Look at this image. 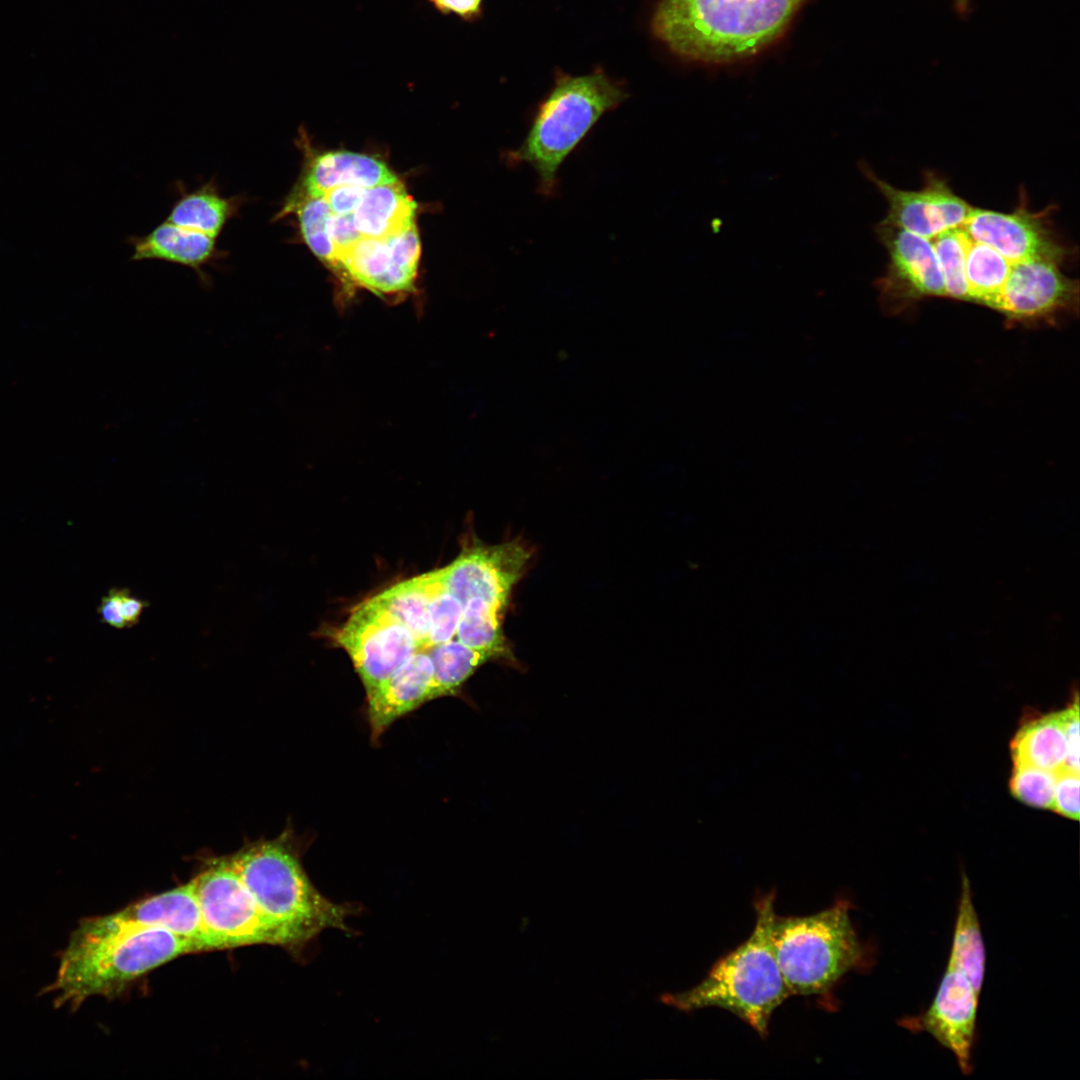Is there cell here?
I'll return each instance as SVG.
<instances>
[{
  "instance_id": "obj_1",
  "label": "cell",
  "mask_w": 1080,
  "mask_h": 1080,
  "mask_svg": "<svg viewBox=\"0 0 1080 1080\" xmlns=\"http://www.w3.org/2000/svg\"><path fill=\"white\" fill-rule=\"evenodd\" d=\"M195 952L190 941L164 929L121 926L107 915L82 919L44 992L55 995L56 1008L74 1010L88 998L119 995L148 972Z\"/></svg>"
},
{
  "instance_id": "obj_2",
  "label": "cell",
  "mask_w": 1080,
  "mask_h": 1080,
  "mask_svg": "<svg viewBox=\"0 0 1080 1080\" xmlns=\"http://www.w3.org/2000/svg\"><path fill=\"white\" fill-rule=\"evenodd\" d=\"M805 0H660L652 31L674 54L723 64L778 40Z\"/></svg>"
},
{
  "instance_id": "obj_3",
  "label": "cell",
  "mask_w": 1080,
  "mask_h": 1080,
  "mask_svg": "<svg viewBox=\"0 0 1080 1080\" xmlns=\"http://www.w3.org/2000/svg\"><path fill=\"white\" fill-rule=\"evenodd\" d=\"M775 898L774 891L756 898L750 936L718 959L698 984L682 992L663 993L659 1001L686 1013L724 1009L766 1038L774 1011L791 996L771 945Z\"/></svg>"
},
{
  "instance_id": "obj_4",
  "label": "cell",
  "mask_w": 1080,
  "mask_h": 1080,
  "mask_svg": "<svg viewBox=\"0 0 1080 1080\" xmlns=\"http://www.w3.org/2000/svg\"><path fill=\"white\" fill-rule=\"evenodd\" d=\"M258 908L285 935L288 949H301L327 929L348 931L357 909L322 895L307 876L286 836L257 841L228 857Z\"/></svg>"
},
{
  "instance_id": "obj_5",
  "label": "cell",
  "mask_w": 1080,
  "mask_h": 1080,
  "mask_svg": "<svg viewBox=\"0 0 1080 1080\" xmlns=\"http://www.w3.org/2000/svg\"><path fill=\"white\" fill-rule=\"evenodd\" d=\"M628 97L623 85L603 71L581 76L559 74L539 104L522 143L506 153L512 166L530 165L538 176V192L552 197L558 171L607 112Z\"/></svg>"
},
{
  "instance_id": "obj_6",
  "label": "cell",
  "mask_w": 1080,
  "mask_h": 1080,
  "mask_svg": "<svg viewBox=\"0 0 1080 1080\" xmlns=\"http://www.w3.org/2000/svg\"><path fill=\"white\" fill-rule=\"evenodd\" d=\"M850 908L849 901L837 899L814 914L774 915L772 950L791 996L823 995L848 972L865 965L866 948Z\"/></svg>"
},
{
  "instance_id": "obj_7",
  "label": "cell",
  "mask_w": 1080,
  "mask_h": 1080,
  "mask_svg": "<svg viewBox=\"0 0 1080 1080\" xmlns=\"http://www.w3.org/2000/svg\"><path fill=\"white\" fill-rule=\"evenodd\" d=\"M192 881L203 922L223 949L262 944L288 948L285 935L258 908L228 857L214 859Z\"/></svg>"
},
{
  "instance_id": "obj_8",
  "label": "cell",
  "mask_w": 1080,
  "mask_h": 1080,
  "mask_svg": "<svg viewBox=\"0 0 1080 1080\" xmlns=\"http://www.w3.org/2000/svg\"><path fill=\"white\" fill-rule=\"evenodd\" d=\"M335 640L350 656L366 693L419 651L412 634L372 598L353 609Z\"/></svg>"
},
{
  "instance_id": "obj_9",
  "label": "cell",
  "mask_w": 1080,
  "mask_h": 1080,
  "mask_svg": "<svg viewBox=\"0 0 1080 1080\" xmlns=\"http://www.w3.org/2000/svg\"><path fill=\"white\" fill-rule=\"evenodd\" d=\"M888 254L886 271L877 281L880 304L897 313L924 298L946 297L942 272L930 239L890 225L876 227Z\"/></svg>"
},
{
  "instance_id": "obj_10",
  "label": "cell",
  "mask_w": 1080,
  "mask_h": 1080,
  "mask_svg": "<svg viewBox=\"0 0 1080 1080\" xmlns=\"http://www.w3.org/2000/svg\"><path fill=\"white\" fill-rule=\"evenodd\" d=\"M420 252L416 224L383 238L362 236L339 253L343 284L380 297L405 295L415 289Z\"/></svg>"
},
{
  "instance_id": "obj_11",
  "label": "cell",
  "mask_w": 1080,
  "mask_h": 1080,
  "mask_svg": "<svg viewBox=\"0 0 1080 1080\" xmlns=\"http://www.w3.org/2000/svg\"><path fill=\"white\" fill-rule=\"evenodd\" d=\"M1061 264L1047 258L1012 263L995 310L1010 323H1048L1064 312L1077 313L1079 283Z\"/></svg>"
},
{
  "instance_id": "obj_12",
  "label": "cell",
  "mask_w": 1080,
  "mask_h": 1080,
  "mask_svg": "<svg viewBox=\"0 0 1080 1080\" xmlns=\"http://www.w3.org/2000/svg\"><path fill=\"white\" fill-rule=\"evenodd\" d=\"M859 167L888 203L883 221L923 238L931 240L948 230L962 228L973 210L944 178L933 172H925L921 189L908 191L880 179L864 162Z\"/></svg>"
},
{
  "instance_id": "obj_13",
  "label": "cell",
  "mask_w": 1080,
  "mask_h": 1080,
  "mask_svg": "<svg viewBox=\"0 0 1080 1080\" xmlns=\"http://www.w3.org/2000/svg\"><path fill=\"white\" fill-rule=\"evenodd\" d=\"M979 997L963 973L946 966L928 1009L916 1016L903 1017L898 1025L913 1033L931 1035L953 1054L960 1071L970 1075Z\"/></svg>"
},
{
  "instance_id": "obj_14",
  "label": "cell",
  "mask_w": 1080,
  "mask_h": 1080,
  "mask_svg": "<svg viewBox=\"0 0 1080 1080\" xmlns=\"http://www.w3.org/2000/svg\"><path fill=\"white\" fill-rule=\"evenodd\" d=\"M1050 211V207L1031 211L1022 191L1012 212L973 208L962 228L971 239L989 245L1011 263L1034 258L1062 263L1070 251L1056 239L1048 220Z\"/></svg>"
},
{
  "instance_id": "obj_15",
  "label": "cell",
  "mask_w": 1080,
  "mask_h": 1080,
  "mask_svg": "<svg viewBox=\"0 0 1080 1080\" xmlns=\"http://www.w3.org/2000/svg\"><path fill=\"white\" fill-rule=\"evenodd\" d=\"M107 917L121 926L170 931L190 941L198 952L223 949L203 922L192 880L107 914Z\"/></svg>"
},
{
  "instance_id": "obj_16",
  "label": "cell",
  "mask_w": 1080,
  "mask_h": 1080,
  "mask_svg": "<svg viewBox=\"0 0 1080 1080\" xmlns=\"http://www.w3.org/2000/svg\"><path fill=\"white\" fill-rule=\"evenodd\" d=\"M433 664L424 650L412 654L391 676L367 692V716L372 738L397 719L430 701Z\"/></svg>"
},
{
  "instance_id": "obj_17",
  "label": "cell",
  "mask_w": 1080,
  "mask_h": 1080,
  "mask_svg": "<svg viewBox=\"0 0 1080 1080\" xmlns=\"http://www.w3.org/2000/svg\"><path fill=\"white\" fill-rule=\"evenodd\" d=\"M399 180L382 161L349 151H332L316 156L290 197L324 196L339 186L371 188Z\"/></svg>"
},
{
  "instance_id": "obj_18",
  "label": "cell",
  "mask_w": 1080,
  "mask_h": 1080,
  "mask_svg": "<svg viewBox=\"0 0 1080 1080\" xmlns=\"http://www.w3.org/2000/svg\"><path fill=\"white\" fill-rule=\"evenodd\" d=\"M129 242L133 247L132 260H162L186 266L205 283L209 280L203 268L224 254L218 249L216 238L166 220L144 236L129 238Z\"/></svg>"
},
{
  "instance_id": "obj_19",
  "label": "cell",
  "mask_w": 1080,
  "mask_h": 1080,
  "mask_svg": "<svg viewBox=\"0 0 1080 1080\" xmlns=\"http://www.w3.org/2000/svg\"><path fill=\"white\" fill-rule=\"evenodd\" d=\"M416 202L399 181L367 188L352 212L356 230L364 237L398 234L415 223Z\"/></svg>"
},
{
  "instance_id": "obj_20",
  "label": "cell",
  "mask_w": 1080,
  "mask_h": 1080,
  "mask_svg": "<svg viewBox=\"0 0 1080 1080\" xmlns=\"http://www.w3.org/2000/svg\"><path fill=\"white\" fill-rule=\"evenodd\" d=\"M244 201L239 195L224 197L211 180L192 191L182 190L166 221L217 239Z\"/></svg>"
},
{
  "instance_id": "obj_21",
  "label": "cell",
  "mask_w": 1080,
  "mask_h": 1080,
  "mask_svg": "<svg viewBox=\"0 0 1080 1080\" xmlns=\"http://www.w3.org/2000/svg\"><path fill=\"white\" fill-rule=\"evenodd\" d=\"M946 966L963 973L975 991L981 994L986 970V950L970 881L964 873Z\"/></svg>"
},
{
  "instance_id": "obj_22",
  "label": "cell",
  "mask_w": 1080,
  "mask_h": 1080,
  "mask_svg": "<svg viewBox=\"0 0 1080 1080\" xmlns=\"http://www.w3.org/2000/svg\"><path fill=\"white\" fill-rule=\"evenodd\" d=\"M1010 751L1013 763H1027L1056 772L1064 769L1067 745L1061 712L1023 722L1010 742Z\"/></svg>"
},
{
  "instance_id": "obj_23",
  "label": "cell",
  "mask_w": 1080,
  "mask_h": 1080,
  "mask_svg": "<svg viewBox=\"0 0 1080 1080\" xmlns=\"http://www.w3.org/2000/svg\"><path fill=\"white\" fill-rule=\"evenodd\" d=\"M1011 265L995 249L969 237L965 250V276L970 302L995 310Z\"/></svg>"
},
{
  "instance_id": "obj_24",
  "label": "cell",
  "mask_w": 1080,
  "mask_h": 1080,
  "mask_svg": "<svg viewBox=\"0 0 1080 1080\" xmlns=\"http://www.w3.org/2000/svg\"><path fill=\"white\" fill-rule=\"evenodd\" d=\"M296 213L303 240L310 250L343 282L344 271L330 240L326 221L331 211L324 196H288L276 218Z\"/></svg>"
},
{
  "instance_id": "obj_25",
  "label": "cell",
  "mask_w": 1080,
  "mask_h": 1080,
  "mask_svg": "<svg viewBox=\"0 0 1080 1080\" xmlns=\"http://www.w3.org/2000/svg\"><path fill=\"white\" fill-rule=\"evenodd\" d=\"M433 664L430 700L454 695L472 674L487 661L489 654L469 648L459 641H449L425 650Z\"/></svg>"
},
{
  "instance_id": "obj_26",
  "label": "cell",
  "mask_w": 1080,
  "mask_h": 1080,
  "mask_svg": "<svg viewBox=\"0 0 1080 1080\" xmlns=\"http://www.w3.org/2000/svg\"><path fill=\"white\" fill-rule=\"evenodd\" d=\"M968 238L963 228H956L933 238L932 245L942 272L946 297L970 302L965 276V250Z\"/></svg>"
},
{
  "instance_id": "obj_27",
  "label": "cell",
  "mask_w": 1080,
  "mask_h": 1080,
  "mask_svg": "<svg viewBox=\"0 0 1080 1080\" xmlns=\"http://www.w3.org/2000/svg\"><path fill=\"white\" fill-rule=\"evenodd\" d=\"M1058 771L1027 763H1013L1009 789L1021 802L1042 809H1052Z\"/></svg>"
},
{
  "instance_id": "obj_28",
  "label": "cell",
  "mask_w": 1080,
  "mask_h": 1080,
  "mask_svg": "<svg viewBox=\"0 0 1080 1080\" xmlns=\"http://www.w3.org/2000/svg\"><path fill=\"white\" fill-rule=\"evenodd\" d=\"M1079 786V772L1068 769L1058 771L1051 810L1061 816L1078 820L1080 811Z\"/></svg>"
},
{
  "instance_id": "obj_29",
  "label": "cell",
  "mask_w": 1080,
  "mask_h": 1080,
  "mask_svg": "<svg viewBox=\"0 0 1080 1080\" xmlns=\"http://www.w3.org/2000/svg\"><path fill=\"white\" fill-rule=\"evenodd\" d=\"M1067 745L1064 769L1079 772V701L1075 692L1071 702L1060 711Z\"/></svg>"
},
{
  "instance_id": "obj_30",
  "label": "cell",
  "mask_w": 1080,
  "mask_h": 1080,
  "mask_svg": "<svg viewBox=\"0 0 1080 1080\" xmlns=\"http://www.w3.org/2000/svg\"><path fill=\"white\" fill-rule=\"evenodd\" d=\"M326 230L338 256L341 251L362 237L354 226L352 213L337 215L331 212L326 221Z\"/></svg>"
},
{
  "instance_id": "obj_31",
  "label": "cell",
  "mask_w": 1080,
  "mask_h": 1080,
  "mask_svg": "<svg viewBox=\"0 0 1080 1080\" xmlns=\"http://www.w3.org/2000/svg\"><path fill=\"white\" fill-rule=\"evenodd\" d=\"M444 16H456L465 22H474L482 16L483 0H426Z\"/></svg>"
},
{
  "instance_id": "obj_32",
  "label": "cell",
  "mask_w": 1080,
  "mask_h": 1080,
  "mask_svg": "<svg viewBox=\"0 0 1080 1080\" xmlns=\"http://www.w3.org/2000/svg\"><path fill=\"white\" fill-rule=\"evenodd\" d=\"M367 188L359 186H339L324 194V198L333 214H351L360 203Z\"/></svg>"
},
{
  "instance_id": "obj_33",
  "label": "cell",
  "mask_w": 1080,
  "mask_h": 1080,
  "mask_svg": "<svg viewBox=\"0 0 1080 1080\" xmlns=\"http://www.w3.org/2000/svg\"><path fill=\"white\" fill-rule=\"evenodd\" d=\"M125 588H112L102 599L97 612L101 621L117 629L126 628L122 615V597Z\"/></svg>"
},
{
  "instance_id": "obj_34",
  "label": "cell",
  "mask_w": 1080,
  "mask_h": 1080,
  "mask_svg": "<svg viewBox=\"0 0 1080 1080\" xmlns=\"http://www.w3.org/2000/svg\"><path fill=\"white\" fill-rule=\"evenodd\" d=\"M148 603L132 596L128 588L124 589L122 597V615L126 624V627H132L136 625L140 617L147 607Z\"/></svg>"
},
{
  "instance_id": "obj_35",
  "label": "cell",
  "mask_w": 1080,
  "mask_h": 1080,
  "mask_svg": "<svg viewBox=\"0 0 1080 1080\" xmlns=\"http://www.w3.org/2000/svg\"><path fill=\"white\" fill-rule=\"evenodd\" d=\"M954 7L959 15L965 16L970 10V0H954Z\"/></svg>"
}]
</instances>
